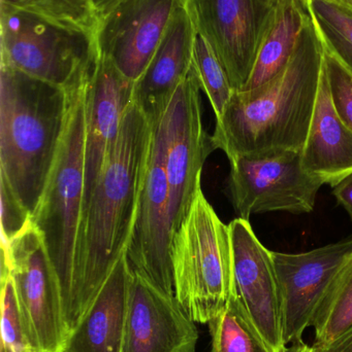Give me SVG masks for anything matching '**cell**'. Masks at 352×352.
<instances>
[{
  "instance_id": "cell-34",
  "label": "cell",
  "mask_w": 352,
  "mask_h": 352,
  "mask_svg": "<svg viewBox=\"0 0 352 352\" xmlns=\"http://www.w3.org/2000/svg\"><path fill=\"white\" fill-rule=\"evenodd\" d=\"M262 1H264L265 3L267 4V6H274L275 4H276L277 2L279 1V0H262Z\"/></svg>"
},
{
  "instance_id": "cell-22",
  "label": "cell",
  "mask_w": 352,
  "mask_h": 352,
  "mask_svg": "<svg viewBox=\"0 0 352 352\" xmlns=\"http://www.w3.org/2000/svg\"><path fill=\"white\" fill-rule=\"evenodd\" d=\"M208 324L212 337L211 352H272L234 295Z\"/></svg>"
},
{
  "instance_id": "cell-16",
  "label": "cell",
  "mask_w": 352,
  "mask_h": 352,
  "mask_svg": "<svg viewBox=\"0 0 352 352\" xmlns=\"http://www.w3.org/2000/svg\"><path fill=\"white\" fill-rule=\"evenodd\" d=\"M198 331L175 296L132 271L122 352H196Z\"/></svg>"
},
{
  "instance_id": "cell-10",
  "label": "cell",
  "mask_w": 352,
  "mask_h": 352,
  "mask_svg": "<svg viewBox=\"0 0 352 352\" xmlns=\"http://www.w3.org/2000/svg\"><path fill=\"white\" fill-rule=\"evenodd\" d=\"M200 85L194 65L180 82L165 113L167 128V184L172 236L191 208L200 192V175L213 152L202 121Z\"/></svg>"
},
{
  "instance_id": "cell-30",
  "label": "cell",
  "mask_w": 352,
  "mask_h": 352,
  "mask_svg": "<svg viewBox=\"0 0 352 352\" xmlns=\"http://www.w3.org/2000/svg\"><path fill=\"white\" fill-rule=\"evenodd\" d=\"M333 195L339 204L344 207L352 221V175L347 176L334 186Z\"/></svg>"
},
{
  "instance_id": "cell-1",
  "label": "cell",
  "mask_w": 352,
  "mask_h": 352,
  "mask_svg": "<svg viewBox=\"0 0 352 352\" xmlns=\"http://www.w3.org/2000/svg\"><path fill=\"white\" fill-rule=\"evenodd\" d=\"M153 126L132 101L83 217L68 334L126 254L146 173Z\"/></svg>"
},
{
  "instance_id": "cell-21",
  "label": "cell",
  "mask_w": 352,
  "mask_h": 352,
  "mask_svg": "<svg viewBox=\"0 0 352 352\" xmlns=\"http://www.w3.org/2000/svg\"><path fill=\"white\" fill-rule=\"evenodd\" d=\"M315 332L313 345H324L352 327V256L337 273L320 300L311 324Z\"/></svg>"
},
{
  "instance_id": "cell-28",
  "label": "cell",
  "mask_w": 352,
  "mask_h": 352,
  "mask_svg": "<svg viewBox=\"0 0 352 352\" xmlns=\"http://www.w3.org/2000/svg\"><path fill=\"white\" fill-rule=\"evenodd\" d=\"M333 103L340 119L352 131V74L326 52Z\"/></svg>"
},
{
  "instance_id": "cell-8",
  "label": "cell",
  "mask_w": 352,
  "mask_h": 352,
  "mask_svg": "<svg viewBox=\"0 0 352 352\" xmlns=\"http://www.w3.org/2000/svg\"><path fill=\"white\" fill-rule=\"evenodd\" d=\"M229 194L240 219L256 213L313 211L322 182L304 169L301 152L271 151L229 160Z\"/></svg>"
},
{
  "instance_id": "cell-2",
  "label": "cell",
  "mask_w": 352,
  "mask_h": 352,
  "mask_svg": "<svg viewBox=\"0 0 352 352\" xmlns=\"http://www.w3.org/2000/svg\"><path fill=\"white\" fill-rule=\"evenodd\" d=\"M324 47L308 25L291 59L274 78L250 92L234 91L210 136L229 160L271 151L301 152L311 127Z\"/></svg>"
},
{
  "instance_id": "cell-15",
  "label": "cell",
  "mask_w": 352,
  "mask_h": 352,
  "mask_svg": "<svg viewBox=\"0 0 352 352\" xmlns=\"http://www.w3.org/2000/svg\"><path fill=\"white\" fill-rule=\"evenodd\" d=\"M134 88V82L124 76L97 47L86 91L84 214L119 134L122 117L132 101Z\"/></svg>"
},
{
  "instance_id": "cell-3",
  "label": "cell",
  "mask_w": 352,
  "mask_h": 352,
  "mask_svg": "<svg viewBox=\"0 0 352 352\" xmlns=\"http://www.w3.org/2000/svg\"><path fill=\"white\" fill-rule=\"evenodd\" d=\"M68 91L0 65V175L32 217L63 130Z\"/></svg>"
},
{
  "instance_id": "cell-33",
  "label": "cell",
  "mask_w": 352,
  "mask_h": 352,
  "mask_svg": "<svg viewBox=\"0 0 352 352\" xmlns=\"http://www.w3.org/2000/svg\"><path fill=\"white\" fill-rule=\"evenodd\" d=\"M322 1L328 2V3L340 8L343 12H346L349 0H322Z\"/></svg>"
},
{
  "instance_id": "cell-14",
  "label": "cell",
  "mask_w": 352,
  "mask_h": 352,
  "mask_svg": "<svg viewBox=\"0 0 352 352\" xmlns=\"http://www.w3.org/2000/svg\"><path fill=\"white\" fill-rule=\"evenodd\" d=\"M280 287L285 345L300 342L333 279L352 256V240L303 254L272 252Z\"/></svg>"
},
{
  "instance_id": "cell-19",
  "label": "cell",
  "mask_w": 352,
  "mask_h": 352,
  "mask_svg": "<svg viewBox=\"0 0 352 352\" xmlns=\"http://www.w3.org/2000/svg\"><path fill=\"white\" fill-rule=\"evenodd\" d=\"M130 281L132 270L125 254L78 326L66 337L61 352H122Z\"/></svg>"
},
{
  "instance_id": "cell-13",
  "label": "cell",
  "mask_w": 352,
  "mask_h": 352,
  "mask_svg": "<svg viewBox=\"0 0 352 352\" xmlns=\"http://www.w3.org/2000/svg\"><path fill=\"white\" fill-rule=\"evenodd\" d=\"M185 0H123L101 18L99 52L136 82L163 41L172 19Z\"/></svg>"
},
{
  "instance_id": "cell-12",
  "label": "cell",
  "mask_w": 352,
  "mask_h": 352,
  "mask_svg": "<svg viewBox=\"0 0 352 352\" xmlns=\"http://www.w3.org/2000/svg\"><path fill=\"white\" fill-rule=\"evenodd\" d=\"M202 33L218 56L234 91L251 76L273 6L262 0H188Z\"/></svg>"
},
{
  "instance_id": "cell-7",
  "label": "cell",
  "mask_w": 352,
  "mask_h": 352,
  "mask_svg": "<svg viewBox=\"0 0 352 352\" xmlns=\"http://www.w3.org/2000/svg\"><path fill=\"white\" fill-rule=\"evenodd\" d=\"M10 275L29 352H61L66 337L61 302L43 236L30 223L2 254L1 278Z\"/></svg>"
},
{
  "instance_id": "cell-35",
  "label": "cell",
  "mask_w": 352,
  "mask_h": 352,
  "mask_svg": "<svg viewBox=\"0 0 352 352\" xmlns=\"http://www.w3.org/2000/svg\"><path fill=\"white\" fill-rule=\"evenodd\" d=\"M345 12L352 16V0H349V8H347V10Z\"/></svg>"
},
{
  "instance_id": "cell-29",
  "label": "cell",
  "mask_w": 352,
  "mask_h": 352,
  "mask_svg": "<svg viewBox=\"0 0 352 352\" xmlns=\"http://www.w3.org/2000/svg\"><path fill=\"white\" fill-rule=\"evenodd\" d=\"M313 352H352V327L332 342L324 345H313Z\"/></svg>"
},
{
  "instance_id": "cell-6",
  "label": "cell",
  "mask_w": 352,
  "mask_h": 352,
  "mask_svg": "<svg viewBox=\"0 0 352 352\" xmlns=\"http://www.w3.org/2000/svg\"><path fill=\"white\" fill-rule=\"evenodd\" d=\"M96 54V35L57 26L1 2L3 63L68 89L92 65Z\"/></svg>"
},
{
  "instance_id": "cell-20",
  "label": "cell",
  "mask_w": 352,
  "mask_h": 352,
  "mask_svg": "<svg viewBox=\"0 0 352 352\" xmlns=\"http://www.w3.org/2000/svg\"><path fill=\"white\" fill-rule=\"evenodd\" d=\"M311 22L307 0H279L269 16L249 80L240 92H250L270 82L287 65Z\"/></svg>"
},
{
  "instance_id": "cell-5",
  "label": "cell",
  "mask_w": 352,
  "mask_h": 352,
  "mask_svg": "<svg viewBox=\"0 0 352 352\" xmlns=\"http://www.w3.org/2000/svg\"><path fill=\"white\" fill-rule=\"evenodd\" d=\"M171 261L175 297L194 322L209 324L233 295V250L229 226L202 190L172 236Z\"/></svg>"
},
{
  "instance_id": "cell-17",
  "label": "cell",
  "mask_w": 352,
  "mask_h": 352,
  "mask_svg": "<svg viewBox=\"0 0 352 352\" xmlns=\"http://www.w3.org/2000/svg\"><path fill=\"white\" fill-rule=\"evenodd\" d=\"M196 27L188 6L182 2L148 67L134 82L132 101L150 123L163 117L192 68Z\"/></svg>"
},
{
  "instance_id": "cell-9",
  "label": "cell",
  "mask_w": 352,
  "mask_h": 352,
  "mask_svg": "<svg viewBox=\"0 0 352 352\" xmlns=\"http://www.w3.org/2000/svg\"><path fill=\"white\" fill-rule=\"evenodd\" d=\"M152 126V142L126 260L132 272L159 291L175 296L165 115L153 122Z\"/></svg>"
},
{
  "instance_id": "cell-32",
  "label": "cell",
  "mask_w": 352,
  "mask_h": 352,
  "mask_svg": "<svg viewBox=\"0 0 352 352\" xmlns=\"http://www.w3.org/2000/svg\"><path fill=\"white\" fill-rule=\"evenodd\" d=\"M287 352H313V351H312V346L310 347L303 341H300V342L293 343L291 347H287Z\"/></svg>"
},
{
  "instance_id": "cell-11",
  "label": "cell",
  "mask_w": 352,
  "mask_h": 352,
  "mask_svg": "<svg viewBox=\"0 0 352 352\" xmlns=\"http://www.w3.org/2000/svg\"><path fill=\"white\" fill-rule=\"evenodd\" d=\"M233 250V295L272 352H287L280 287L272 252L260 243L249 221L229 225Z\"/></svg>"
},
{
  "instance_id": "cell-31",
  "label": "cell",
  "mask_w": 352,
  "mask_h": 352,
  "mask_svg": "<svg viewBox=\"0 0 352 352\" xmlns=\"http://www.w3.org/2000/svg\"><path fill=\"white\" fill-rule=\"evenodd\" d=\"M121 1H123V0H95L101 20Z\"/></svg>"
},
{
  "instance_id": "cell-24",
  "label": "cell",
  "mask_w": 352,
  "mask_h": 352,
  "mask_svg": "<svg viewBox=\"0 0 352 352\" xmlns=\"http://www.w3.org/2000/svg\"><path fill=\"white\" fill-rule=\"evenodd\" d=\"M307 6L324 51L352 74V16L322 0H307Z\"/></svg>"
},
{
  "instance_id": "cell-25",
  "label": "cell",
  "mask_w": 352,
  "mask_h": 352,
  "mask_svg": "<svg viewBox=\"0 0 352 352\" xmlns=\"http://www.w3.org/2000/svg\"><path fill=\"white\" fill-rule=\"evenodd\" d=\"M192 65L200 89L208 96L216 119H218L231 100L234 89L212 45L198 30L194 39Z\"/></svg>"
},
{
  "instance_id": "cell-27",
  "label": "cell",
  "mask_w": 352,
  "mask_h": 352,
  "mask_svg": "<svg viewBox=\"0 0 352 352\" xmlns=\"http://www.w3.org/2000/svg\"><path fill=\"white\" fill-rule=\"evenodd\" d=\"M0 203H1V252L6 254L10 244L27 226L31 215L14 197L8 182L0 175Z\"/></svg>"
},
{
  "instance_id": "cell-23",
  "label": "cell",
  "mask_w": 352,
  "mask_h": 352,
  "mask_svg": "<svg viewBox=\"0 0 352 352\" xmlns=\"http://www.w3.org/2000/svg\"><path fill=\"white\" fill-rule=\"evenodd\" d=\"M3 3L70 30L96 35L101 16L95 0H1Z\"/></svg>"
},
{
  "instance_id": "cell-26",
  "label": "cell",
  "mask_w": 352,
  "mask_h": 352,
  "mask_svg": "<svg viewBox=\"0 0 352 352\" xmlns=\"http://www.w3.org/2000/svg\"><path fill=\"white\" fill-rule=\"evenodd\" d=\"M1 349L29 352L23 335L18 302L10 275L1 279Z\"/></svg>"
},
{
  "instance_id": "cell-18",
  "label": "cell",
  "mask_w": 352,
  "mask_h": 352,
  "mask_svg": "<svg viewBox=\"0 0 352 352\" xmlns=\"http://www.w3.org/2000/svg\"><path fill=\"white\" fill-rule=\"evenodd\" d=\"M301 158L304 169L324 184L337 186L352 175V131L333 103L324 49L315 111Z\"/></svg>"
},
{
  "instance_id": "cell-4",
  "label": "cell",
  "mask_w": 352,
  "mask_h": 352,
  "mask_svg": "<svg viewBox=\"0 0 352 352\" xmlns=\"http://www.w3.org/2000/svg\"><path fill=\"white\" fill-rule=\"evenodd\" d=\"M92 66L66 89L68 107L61 138L39 205L31 217L45 242L68 334L84 215L86 91Z\"/></svg>"
}]
</instances>
